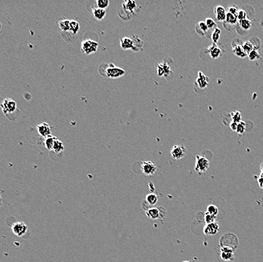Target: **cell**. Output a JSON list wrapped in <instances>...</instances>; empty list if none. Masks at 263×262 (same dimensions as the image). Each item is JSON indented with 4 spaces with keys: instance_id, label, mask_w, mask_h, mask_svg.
Returning <instances> with one entry per match:
<instances>
[{
    "instance_id": "6da1fadb",
    "label": "cell",
    "mask_w": 263,
    "mask_h": 262,
    "mask_svg": "<svg viewBox=\"0 0 263 262\" xmlns=\"http://www.w3.org/2000/svg\"><path fill=\"white\" fill-rule=\"evenodd\" d=\"M98 43L96 41L92 39H86L82 42L81 44V51L86 54H91L92 53L97 52Z\"/></svg>"
},
{
    "instance_id": "7a4b0ae2",
    "label": "cell",
    "mask_w": 263,
    "mask_h": 262,
    "mask_svg": "<svg viewBox=\"0 0 263 262\" xmlns=\"http://www.w3.org/2000/svg\"><path fill=\"white\" fill-rule=\"evenodd\" d=\"M209 167V161L206 157L201 156H196V163L194 169L199 174L205 173Z\"/></svg>"
},
{
    "instance_id": "3957f363",
    "label": "cell",
    "mask_w": 263,
    "mask_h": 262,
    "mask_svg": "<svg viewBox=\"0 0 263 262\" xmlns=\"http://www.w3.org/2000/svg\"><path fill=\"white\" fill-rule=\"evenodd\" d=\"M141 169L143 174L148 176H151L157 172V166L151 161H146L141 163Z\"/></svg>"
},
{
    "instance_id": "277c9868",
    "label": "cell",
    "mask_w": 263,
    "mask_h": 262,
    "mask_svg": "<svg viewBox=\"0 0 263 262\" xmlns=\"http://www.w3.org/2000/svg\"><path fill=\"white\" fill-rule=\"evenodd\" d=\"M1 107L3 109V112L5 115L8 113H12L17 109V104L14 100L12 99H5L1 104Z\"/></svg>"
},
{
    "instance_id": "5b68a950",
    "label": "cell",
    "mask_w": 263,
    "mask_h": 262,
    "mask_svg": "<svg viewBox=\"0 0 263 262\" xmlns=\"http://www.w3.org/2000/svg\"><path fill=\"white\" fill-rule=\"evenodd\" d=\"M105 73L106 76H108V77L111 79H117L123 76V75L125 74V70L123 69L120 68V67L113 66V67H108Z\"/></svg>"
},
{
    "instance_id": "8992f818",
    "label": "cell",
    "mask_w": 263,
    "mask_h": 262,
    "mask_svg": "<svg viewBox=\"0 0 263 262\" xmlns=\"http://www.w3.org/2000/svg\"><path fill=\"white\" fill-rule=\"evenodd\" d=\"M12 229L13 233L18 236H23L27 234V230H28V228L26 223L24 222H21V221L14 223L12 225Z\"/></svg>"
},
{
    "instance_id": "52a82bcc",
    "label": "cell",
    "mask_w": 263,
    "mask_h": 262,
    "mask_svg": "<svg viewBox=\"0 0 263 262\" xmlns=\"http://www.w3.org/2000/svg\"><path fill=\"white\" fill-rule=\"evenodd\" d=\"M220 257L223 261H233L234 259V252L233 248L229 246H222L221 248Z\"/></svg>"
},
{
    "instance_id": "ba28073f",
    "label": "cell",
    "mask_w": 263,
    "mask_h": 262,
    "mask_svg": "<svg viewBox=\"0 0 263 262\" xmlns=\"http://www.w3.org/2000/svg\"><path fill=\"white\" fill-rule=\"evenodd\" d=\"M171 156L174 159L178 160L185 157L186 153V148L183 145H175L170 151Z\"/></svg>"
},
{
    "instance_id": "9c48e42d",
    "label": "cell",
    "mask_w": 263,
    "mask_h": 262,
    "mask_svg": "<svg viewBox=\"0 0 263 262\" xmlns=\"http://www.w3.org/2000/svg\"><path fill=\"white\" fill-rule=\"evenodd\" d=\"M219 230V224L218 222L207 223L203 228V234L207 236L216 235Z\"/></svg>"
},
{
    "instance_id": "30bf717a",
    "label": "cell",
    "mask_w": 263,
    "mask_h": 262,
    "mask_svg": "<svg viewBox=\"0 0 263 262\" xmlns=\"http://www.w3.org/2000/svg\"><path fill=\"white\" fill-rule=\"evenodd\" d=\"M37 131L38 133L41 135L43 138H47V137L51 136V130L50 128V126L46 122H43V123L38 125L37 126Z\"/></svg>"
},
{
    "instance_id": "8fae6325",
    "label": "cell",
    "mask_w": 263,
    "mask_h": 262,
    "mask_svg": "<svg viewBox=\"0 0 263 262\" xmlns=\"http://www.w3.org/2000/svg\"><path fill=\"white\" fill-rule=\"evenodd\" d=\"M157 74L159 76H167L171 73L170 66L167 63L158 64L157 67Z\"/></svg>"
},
{
    "instance_id": "7c38bea8",
    "label": "cell",
    "mask_w": 263,
    "mask_h": 262,
    "mask_svg": "<svg viewBox=\"0 0 263 262\" xmlns=\"http://www.w3.org/2000/svg\"><path fill=\"white\" fill-rule=\"evenodd\" d=\"M145 213H146L147 217H148L149 219L157 220L162 218L160 210V208H155V207L149 208L148 210L146 211Z\"/></svg>"
},
{
    "instance_id": "4fadbf2b",
    "label": "cell",
    "mask_w": 263,
    "mask_h": 262,
    "mask_svg": "<svg viewBox=\"0 0 263 262\" xmlns=\"http://www.w3.org/2000/svg\"><path fill=\"white\" fill-rule=\"evenodd\" d=\"M209 78L207 77L206 75H204L202 72L198 73V76L196 80V82L200 89H205V88H207L209 85Z\"/></svg>"
},
{
    "instance_id": "5bb4252c",
    "label": "cell",
    "mask_w": 263,
    "mask_h": 262,
    "mask_svg": "<svg viewBox=\"0 0 263 262\" xmlns=\"http://www.w3.org/2000/svg\"><path fill=\"white\" fill-rule=\"evenodd\" d=\"M214 13L216 14V19L219 21H225L226 19V11L225 8L222 5H217L214 8Z\"/></svg>"
},
{
    "instance_id": "9a60e30c",
    "label": "cell",
    "mask_w": 263,
    "mask_h": 262,
    "mask_svg": "<svg viewBox=\"0 0 263 262\" xmlns=\"http://www.w3.org/2000/svg\"><path fill=\"white\" fill-rule=\"evenodd\" d=\"M120 46L124 50L132 49L134 48V40L130 37H123L120 39Z\"/></svg>"
},
{
    "instance_id": "2e32d148",
    "label": "cell",
    "mask_w": 263,
    "mask_h": 262,
    "mask_svg": "<svg viewBox=\"0 0 263 262\" xmlns=\"http://www.w3.org/2000/svg\"><path fill=\"white\" fill-rule=\"evenodd\" d=\"M209 54H210L211 58H213V59H216L218 57L220 56L221 54V49L216 45V44L213 43L212 45L208 49Z\"/></svg>"
},
{
    "instance_id": "e0dca14e",
    "label": "cell",
    "mask_w": 263,
    "mask_h": 262,
    "mask_svg": "<svg viewBox=\"0 0 263 262\" xmlns=\"http://www.w3.org/2000/svg\"><path fill=\"white\" fill-rule=\"evenodd\" d=\"M137 4L133 0H128L123 3V8L129 12H133L135 10Z\"/></svg>"
},
{
    "instance_id": "ac0fdd59",
    "label": "cell",
    "mask_w": 263,
    "mask_h": 262,
    "mask_svg": "<svg viewBox=\"0 0 263 262\" xmlns=\"http://www.w3.org/2000/svg\"><path fill=\"white\" fill-rule=\"evenodd\" d=\"M209 30V28L206 24L205 21H200L196 26V32L200 36H204Z\"/></svg>"
},
{
    "instance_id": "d6986e66",
    "label": "cell",
    "mask_w": 263,
    "mask_h": 262,
    "mask_svg": "<svg viewBox=\"0 0 263 262\" xmlns=\"http://www.w3.org/2000/svg\"><path fill=\"white\" fill-rule=\"evenodd\" d=\"M233 52L234 53L235 55L241 58H245L246 55H248L242 48V45H236L233 47Z\"/></svg>"
},
{
    "instance_id": "ffe728a7",
    "label": "cell",
    "mask_w": 263,
    "mask_h": 262,
    "mask_svg": "<svg viewBox=\"0 0 263 262\" xmlns=\"http://www.w3.org/2000/svg\"><path fill=\"white\" fill-rule=\"evenodd\" d=\"M92 14L95 18H96V19L98 20V21H101V20H102L103 18L105 17L106 11L104 10V9L96 8L93 9Z\"/></svg>"
},
{
    "instance_id": "44dd1931",
    "label": "cell",
    "mask_w": 263,
    "mask_h": 262,
    "mask_svg": "<svg viewBox=\"0 0 263 262\" xmlns=\"http://www.w3.org/2000/svg\"><path fill=\"white\" fill-rule=\"evenodd\" d=\"M56 137L54 136H49L47 138H45L44 140V144H45V146L46 147V149L49 150V151H51L53 148V146H54V144L55 141L57 140Z\"/></svg>"
},
{
    "instance_id": "7402d4cb",
    "label": "cell",
    "mask_w": 263,
    "mask_h": 262,
    "mask_svg": "<svg viewBox=\"0 0 263 262\" xmlns=\"http://www.w3.org/2000/svg\"><path fill=\"white\" fill-rule=\"evenodd\" d=\"M64 144L62 143V141H60V140L57 139V140L55 141L54 146H53L52 151L56 153H60L64 151Z\"/></svg>"
},
{
    "instance_id": "603a6c76",
    "label": "cell",
    "mask_w": 263,
    "mask_h": 262,
    "mask_svg": "<svg viewBox=\"0 0 263 262\" xmlns=\"http://www.w3.org/2000/svg\"><path fill=\"white\" fill-rule=\"evenodd\" d=\"M70 22H71L70 20H60L58 21V27L64 32H67V31L70 32Z\"/></svg>"
},
{
    "instance_id": "cb8c5ba5",
    "label": "cell",
    "mask_w": 263,
    "mask_h": 262,
    "mask_svg": "<svg viewBox=\"0 0 263 262\" xmlns=\"http://www.w3.org/2000/svg\"><path fill=\"white\" fill-rule=\"evenodd\" d=\"M146 202L150 206H155L158 202V197L155 193H150L146 196Z\"/></svg>"
},
{
    "instance_id": "d4e9b609",
    "label": "cell",
    "mask_w": 263,
    "mask_h": 262,
    "mask_svg": "<svg viewBox=\"0 0 263 262\" xmlns=\"http://www.w3.org/2000/svg\"><path fill=\"white\" fill-rule=\"evenodd\" d=\"M80 30V23L78 21L72 20L70 22V32L73 34H76Z\"/></svg>"
},
{
    "instance_id": "484cf974",
    "label": "cell",
    "mask_w": 263,
    "mask_h": 262,
    "mask_svg": "<svg viewBox=\"0 0 263 262\" xmlns=\"http://www.w3.org/2000/svg\"><path fill=\"white\" fill-rule=\"evenodd\" d=\"M239 24H240L241 28L244 29V30H248L251 28L252 22L250 20H249L248 18H245V19L239 21Z\"/></svg>"
},
{
    "instance_id": "4316f807",
    "label": "cell",
    "mask_w": 263,
    "mask_h": 262,
    "mask_svg": "<svg viewBox=\"0 0 263 262\" xmlns=\"http://www.w3.org/2000/svg\"><path fill=\"white\" fill-rule=\"evenodd\" d=\"M220 36H221V30L219 28H218V27H216V28H215L214 30H213L212 36H211V39H212L213 43L216 44L217 42L219 40Z\"/></svg>"
},
{
    "instance_id": "83f0119b",
    "label": "cell",
    "mask_w": 263,
    "mask_h": 262,
    "mask_svg": "<svg viewBox=\"0 0 263 262\" xmlns=\"http://www.w3.org/2000/svg\"><path fill=\"white\" fill-rule=\"evenodd\" d=\"M225 21L228 22V23H231V24H236L238 23V18L237 16L234 15V14L229 13V12H227L226 13V19Z\"/></svg>"
},
{
    "instance_id": "f1b7e54d",
    "label": "cell",
    "mask_w": 263,
    "mask_h": 262,
    "mask_svg": "<svg viewBox=\"0 0 263 262\" xmlns=\"http://www.w3.org/2000/svg\"><path fill=\"white\" fill-rule=\"evenodd\" d=\"M242 48L244 49V50L245 51V52L247 54L254 49V46H253V44L250 41L244 42V43L242 44Z\"/></svg>"
},
{
    "instance_id": "f546056e",
    "label": "cell",
    "mask_w": 263,
    "mask_h": 262,
    "mask_svg": "<svg viewBox=\"0 0 263 262\" xmlns=\"http://www.w3.org/2000/svg\"><path fill=\"white\" fill-rule=\"evenodd\" d=\"M207 212L209 214H211V215L216 216L218 214V208L216 206H214V205H209L207 206Z\"/></svg>"
},
{
    "instance_id": "4dcf8cb0",
    "label": "cell",
    "mask_w": 263,
    "mask_h": 262,
    "mask_svg": "<svg viewBox=\"0 0 263 262\" xmlns=\"http://www.w3.org/2000/svg\"><path fill=\"white\" fill-rule=\"evenodd\" d=\"M248 57H249L250 60H252V61H254V60H258L260 58V54H259L258 51L254 49L253 51H252V52H250L249 54H248Z\"/></svg>"
},
{
    "instance_id": "1f68e13d",
    "label": "cell",
    "mask_w": 263,
    "mask_h": 262,
    "mask_svg": "<svg viewBox=\"0 0 263 262\" xmlns=\"http://www.w3.org/2000/svg\"><path fill=\"white\" fill-rule=\"evenodd\" d=\"M231 117H232L233 122H238V123L241 122L242 116L240 111H234L233 112V113H231Z\"/></svg>"
},
{
    "instance_id": "d6a6232c",
    "label": "cell",
    "mask_w": 263,
    "mask_h": 262,
    "mask_svg": "<svg viewBox=\"0 0 263 262\" xmlns=\"http://www.w3.org/2000/svg\"><path fill=\"white\" fill-rule=\"evenodd\" d=\"M96 3L98 8L105 10L108 7V5H109L110 2L108 1V0H98V1L96 2Z\"/></svg>"
},
{
    "instance_id": "836d02e7",
    "label": "cell",
    "mask_w": 263,
    "mask_h": 262,
    "mask_svg": "<svg viewBox=\"0 0 263 262\" xmlns=\"http://www.w3.org/2000/svg\"><path fill=\"white\" fill-rule=\"evenodd\" d=\"M205 23L206 24H207V27L209 29H213V28H216V22L213 19H212L211 18H207V19H206L205 21Z\"/></svg>"
},
{
    "instance_id": "e575fe53",
    "label": "cell",
    "mask_w": 263,
    "mask_h": 262,
    "mask_svg": "<svg viewBox=\"0 0 263 262\" xmlns=\"http://www.w3.org/2000/svg\"><path fill=\"white\" fill-rule=\"evenodd\" d=\"M216 216L211 215V214L206 212L205 214V221L207 223H211L213 222H216Z\"/></svg>"
},
{
    "instance_id": "d590c367",
    "label": "cell",
    "mask_w": 263,
    "mask_h": 262,
    "mask_svg": "<svg viewBox=\"0 0 263 262\" xmlns=\"http://www.w3.org/2000/svg\"><path fill=\"white\" fill-rule=\"evenodd\" d=\"M246 130V124L244 122H240L238 123V128H237V132L238 134H244Z\"/></svg>"
},
{
    "instance_id": "8d00e7d4",
    "label": "cell",
    "mask_w": 263,
    "mask_h": 262,
    "mask_svg": "<svg viewBox=\"0 0 263 262\" xmlns=\"http://www.w3.org/2000/svg\"><path fill=\"white\" fill-rule=\"evenodd\" d=\"M237 18H238V20H239V21L245 19V18H246V12L244 10H243V9H240V10H238Z\"/></svg>"
},
{
    "instance_id": "74e56055",
    "label": "cell",
    "mask_w": 263,
    "mask_h": 262,
    "mask_svg": "<svg viewBox=\"0 0 263 262\" xmlns=\"http://www.w3.org/2000/svg\"><path fill=\"white\" fill-rule=\"evenodd\" d=\"M238 10H239V9L237 8V7L231 6L229 9V13L234 14V15L237 16V15H238Z\"/></svg>"
},
{
    "instance_id": "f35d334b",
    "label": "cell",
    "mask_w": 263,
    "mask_h": 262,
    "mask_svg": "<svg viewBox=\"0 0 263 262\" xmlns=\"http://www.w3.org/2000/svg\"><path fill=\"white\" fill-rule=\"evenodd\" d=\"M238 126V122H233V121H231V122L230 123V128H231V129L233 130V131H237Z\"/></svg>"
},
{
    "instance_id": "ab89813d",
    "label": "cell",
    "mask_w": 263,
    "mask_h": 262,
    "mask_svg": "<svg viewBox=\"0 0 263 262\" xmlns=\"http://www.w3.org/2000/svg\"><path fill=\"white\" fill-rule=\"evenodd\" d=\"M258 185L261 189H263V175H260L258 178Z\"/></svg>"
},
{
    "instance_id": "60d3db41",
    "label": "cell",
    "mask_w": 263,
    "mask_h": 262,
    "mask_svg": "<svg viewBox=\"0 0 263 262\" xmlns=\"http://www.w3.org/2000/svg\"><path fill=\"white\" fill-rule=\"evenodd\" d=\"M260 172H261L260 175H263V162H262V164H261V166H260Z\"/></svg>"
},
{
    "instance_id": "b9f144b4",
    "label": "cell",
    "mask_w": 263,
    "mask_h": 262,
    "mask_svg": "<svg viewBox=\"0 0 263 262\" xmlns=\"http://www.w3.org/2000/svg\"><path fill=\"white\" fill-rule=\"evenodd\" d=\"M2 30H3V26H2L1 23H0V33L2 32Z\"/></svg>"
},
{
    "instance_id": "7bdbcfd3",
    "label": "cell",
    "mask_w": 263,
    "mask_h": 262,
    "mask_svg": "<svg viewBox=\"0 0 263 262\" xmlns=\"http://www.w3.org/2000/svg\"><path fill=\"white\" fill-rule=\"evenodd\" d=\"M2 205V197H1V195H0V206Z\"/></svg>"
},
{
    "instance_id": "ee69618b",
    "label": "cell",
    "mask_w": 263,
    "mask_h": 262,
    "mask_svg": "<svg viewBox=\"0 0 263 262\" xmlns=\"http://www.w3.org/2000/svg\"><path fill=\"white\" fill-rule=\"evenodd\" d=\"M184 262H189V261H184Z\"/></svg>"
}]
</instances>
